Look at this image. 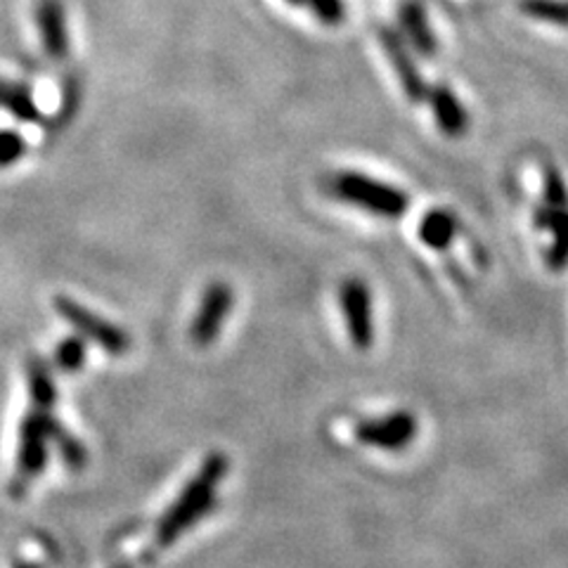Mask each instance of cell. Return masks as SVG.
<instances>
[{
    "instance_id": "14",
    "label": "cell",
    "mask_w": 568,
    "mask_h": 568,
    "mask_svg": "<svg viewBox=\"0 0 568 568\" xmlns=\"http://www.w3.org/2000/svg\"><path fill=\"white\" fill-rule=\"evenodd\" d=\"M55 363L64 372H77L85 363V344L79 336H67V339L55 348Z\"/></svg>"
},
{
    "instance_id": "12",
    "label": "cell",
    "mask_w": 568,
    "mask_h": 568,
    "mask_svg": "<svg viewBox=\"0 0 568 568\" xmlns=\"http://www.w3.org/2000/svg\"><path fill=\"white\" fill-rule=\"evenodd\" d=\"M0 106L20 121L27 123H39L41 121V110L33 100L31 88L27 83H10V81H0Z\"/></svg>"
},
{
    "instance_id": "3",
    "label": "cell",
    "mask_w": 568,
    "mask_h": 568,
    "mask_svg": "<svg viewBox=\"0 0 568 568\" xmlns=\"http://www.w3.org/2000/svg\"><path fill=\"white\" fill-rule=\"evenodd\" d=\"M235 304V294L233 287L225 282H211L209 287L202 294L200 308L194 313L192 327H190V339L194 346H211L216 342V336L223 329L225 317L233 311Z\"/></svg>"
},
{
    "instance_id": "17",
    "label": "cell",
    "mask_w": 568,
    "mask_h": 568,
    "mask_svg": "<svg viewBox=\"0 0 568 568\" xmlns=\"http://www.w3.org/2000/svg\"><path fill=\"white\" fill-rule=\"evenodd\" d=\"M304 6L313 10L317 22L327 27H336L344 22V3L342 0H304Z\"/></svg>"
},
{
    "instance_id": "6",
    "label": "cell",
    "mask_w": 568,
    "mask_h": 568,
    "mask_svg": "<svg viewBox=\"0 0 568 568\" xmlns=\"http://www.w3.org/2000/svg\"><path fill=\"white\" fill-rule=\"evenodd\" d=\"M379 41H382V45L386 50L390 67L396 69L398 81L403 85L407 100H410V102L426 100V95H429V88H426V83H424V79L419 74V69H417L410 52H407L400 36L396 31H390V29L384 27V29H379Z\"/></svg>"
},
{
    "instance_id": "2",
    "label": "cell",
    "mask_w": 568,
    "mask_h": 568,
    "mask_svg": "<svg viewBox=\"0 0 568 568\" xmlns=\"http://www.w3.org/2000/svg\"><path fill=\"white\" fill-rule=\"evenodd\" d=\"M55 311L67 320V323L74 327L85 339H91L93 344H98L102 351L112 353V355H121L131 348V339L129 334L123 332L121 327L106 323L104 317H100L98 313L88 311L79 301L69 298V296H55Z\"/></svg>"
},
{
    "instance_id": "7",
    "label": "cell",
    "mask_w": 568,
    "mask_h": 568,
    "mask_svg": "<svg viewBox=\"0 0 568 568\" xmlns=\"http://www.w3.org/2000/svg\"><path fill=\"white\" fill-rule=\"evenodd\" d=\"M36 24H39L48 58L55 62L64 60L69 52V31L62 0H39L36 3Z\"/></svg>"
},
{
    "instance_id": "15",
    "label": "cell",
    "mask_w": 568,
    "mask_h": 568,
    "mask_svg": "<svg viewBox=\"0 0 568 568\" xmlns=\"http://www.w3.org/2000/svg\"><path fill=\"white\" fill-rule=\"evenodd\" d=\"M542 187H545V206L568 209V192L564 185V178L555 166H545Z\"/></svg>"
},
{
    "instance_id": "4",
    "label": "cell",
    "mask_w": 568,
    "mask_h": 568,
    "mask_svg": "<svg viewBox=\"0 0 568 568\" xmlns=\"http://www.w3.org/2000/svg\"><path fill=\"white\" fill-rule=\"evenodd\" d=\"M339 304L346 317L351 344L367 351L375 342V323H372V294L361 277H348L339 287Z\"/></svg>"
},
{
    "instance_id": "11",
    "label": "cell",
    "mask_w": 568,
    "mask_h": 568,
    "mask_svg": "<svg viewBox=\"0 0 568 568\" xmlns=\"http://www.w3.org/2000/svg\"><path fill=\"white\" fill-rule=\"evenodd\" d=\"M457 235V219L448 209H434L419 223V240L429 248H448Z\"/></svg>"
},
{
    "instance_id": "8",
    "label": "cell",
    "mask_w": 568,
    "mask_h": 568,
    "mask_svg": "<svg viewBox=\"0 0 568 568\" xmlns=\"http://www.w3.org/2000/svg\"><path fill=\"white\" fill-rule=\"evenodd\" d=\"M540 230L552 233V246L547 252V268L549 271H564L568 265V209H552V206H538L536 216H532Z\"/></svg>"
},
{
    "instance_id": "1",
    "label": "cell",
    "mask_w": 568,
    "mask_h": 568,
    "mask_svg": "<svg viewBox=\"0 0 568 568\" xmlns=\"http://www.w3.org/2000/svg\"><path fill=\"white\" fill-rule=\"evenodd\" d=\"M329 192L342 202L361 206L363 211L375 213V216L382 219H400L407 206H410V200H407V194L400 187L353 171L334 175L329 183Z\"/></svg>"
},
{
    "instance_id": "13",
    "label": "cell",
    "mask_w": 568,
    "mask_h": 568,
    "mask_svg": "<svg viewBox=\"0 0 568 568\" xmlns=\"http://www.w3.org/2000/svg\"><path fill=\"white\" fill-rule=\"evenodd\" d=\"M519 8L532 20L568 29V0H521Z\"/></svg>"
},
{
    "instance_id": "16",
    "label": "cell",
    "mask_w": 568,
    "mask_h": 568,
    "mask_svg": "<svg viewBox=\"0 0 568 568\" xmlns=\"http://www.w3.org/2000/svg\"><path fill=\"white\" fill-rule=\"evenodd\" d=\"M27 142L17 131H0V169H8L24 156Z\"/></svg>"
},
{
    "instance_id": "9",
    "label": "cell",
    "mask_w": 568,
    "mask_h": 568,
    "mask_svg": "<svg viewBox=\"0 0 568 568\" xmlns=\"http://www.w3.org/2000/svg\"><path fill=\"white\" fill-rule=\"evenodd\" d=\"M426 100L432 102L434 119L438 123V129L446 133L448 138H459L465 135L469 129V114L457 95L450 91L448 85H436L426 95Z\"/></svg>"
},
{
    "instance_id": "18",
    "label": "cell",
    "mask_w": 568,
    "mask_h": 568,
    "mask_svg": "<svg viewBox=\"0 0 568 568\" xmlns=\"http://www.w3.org/2000/svg\"><path fill=\"white\" fill-rule=\"evenodd\" d=\"M290 6H304V0H287Z\"/></svg>"
},
{
    "instance_id": "5",
    "label": "cell",
    "mask_w": 568,
    "mask_h": 568,
    "mask_svg": "<svg viewBox=\"0 0 568 568\" xmlns=\"http://www.w3.org/2000/svg\"><path fill=\"white\" fill-rule=\"evenodd\" d=\"M419 424L410 413H390L382 419H365L355 426V438L382 450H403L417 436Z\"/></svg>"
},
{
    "instance_id": "10",
    "label": "cell",
    "mask_w": 568,
    "mask_h": 568,
    "mask_svg": "<svg viewBox=\"0 0 568 568\" xmlns=\"http://www.w3.org/2000/svg\"><path fill=\"white\" fill-rule=\"evenodd\" d=\"M400 27L422 55H434L436 52V36L429 27V20H426V12L415 0H407V3L400 6Z\"/></svg>"
}]
</instances>
